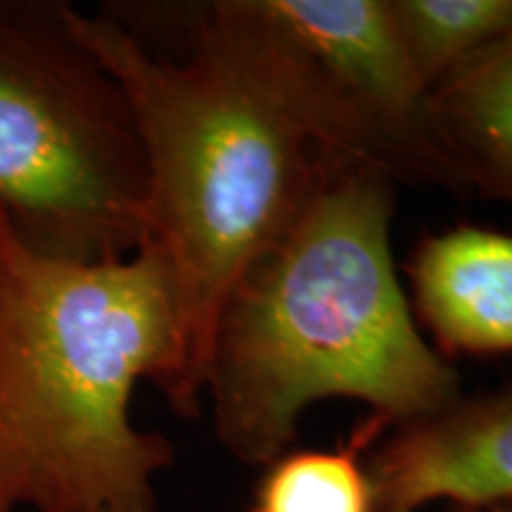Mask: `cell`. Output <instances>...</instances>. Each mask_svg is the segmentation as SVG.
<instances>
[{
  "label": "cell",
  "mask_w": 512,
  "mask_h": 512,
  "mask_svg": "<svg viewBox=\"0 0 512 512\" xmlns=\"http://www.w3.org/2000/svg\"><path fill=\"white\" fill-rule=\"evenodd\" d=\"M394 181L335 159L283 235L228 292L204 396L233 458L266 467L297 444L323 399H354L389 425L463 399V380L422 337L392 254Z\"/></svg>",
  "instance_id": "cell-1"
},
{
  "label": "cell",
  "mask_w": 512,
  "mask_h": 512,
  "mask_svg": "<svg viewBox=\"0 0 512 512\" xmlns=\"http://www.w3.org/2000/svg\"><path fill=\"white\" fill-rule=\"evenodd\" d=\"M425 131L451 192L512 204V31L434 83Z\"/></svg>",
  "instance_id": "cell-8"
},
{
  "label": "cell",
  "mask_w": 512,
  "mask_h": 512,
  "mask_svg": "<svg viewBox=\"0 0 512 512\" xmlns=\"http://www.w3.org/2000/svg\"><path fill=\"white\" fill-rule=\"evenodd\" d=\"M448 512H512V508H451Z\"/></svg>",
  "instance_id": "cell-11"
},
{
  "label": "cell",
  "mask_w": 512,
  "mask_h": 512,
  "mask_svg": "<svg viewBox=\"0 0 512 512\" xmlns=\"http://www.w3.org/2000/svg\"><path fill=\"white\" fill-rule=\"evenodd\" d=\"M387 427L370 413L335 448H290L264 467L247 512H375L366 453Z\"/></svg>",
  "instance_id": "cell-9"
},
{
  "label": "cell",
  "mask_w": 512,
  "mask_h": 512,
  "mask_svg": "<svg viewBox=\"0 0 512 512\" xmlns=\"http://www.w3.org/2000/svg\"><path fill=\"white\" fill-rule=\"evenodd\" d=\"M0 211L50 259L117 261L147 240L136 121L64 3L0 0Z\"/></svg>",
  "instance_id": "cell-4"
},
{
  "label": "cell",
  "mask_w": 512,
  "mask_h": 512,
  "mask_svg": "<svg viewBox=\"0 0 512 512\" xmlns=\"http://www.w3.org/2000/svg\"><path fill=\"white\" fill-rule=\"evenodd\" d=\"M223 10L328 155L451 190L425 131L430 88L389 0H223Z\"/></svg>",
  "instance_id": "cell-5"
},
{
  "label": "cell",
  "mask_w": 512,
  "mask_h": 512,
  "mask_svg": "<svg viewBox=\"0 0 512 512\" xmlns=\"http://www.w3.org/2000/svg\"><path fill=\"white\" fill-rule=\"evenodd\" d=\"M185 401L181 313L155 242L117 261L50 259L0 211V512L157 510L174 444L138 430L131 396Z\"/></svg>",
  "instance_id": "cell-2"
},
{
  "label": "cell",
  "mask_w": 512,
  "mask_h": 512,
  "mask_svg": "<svg viewBox=\"0 0 512 512\" xmlns=\"http://www.w3.org/2000/svg\"><path fill=\"white\" fill-rule=\"evenodd\" d=\"M406 271L441 356L512 354V235L475 226L427 235Z\"/></svg>",
  "instance_id": "cell-7"
},
{
  "label": "cell",
  "mask_w": 512,
  "mask_h": 512,
  "mask_svg": "<svg viewBox=\"0 0 512 512\" xmlns=\"http://www.w3.org/2000/svg\"><path fill=\"white\" fill-rule=\"evenodd\" d=\"M72 34L119 81L147 166V240L166 256L183 330L185 401L202 413L216 318L328 174V155L235 34L195 3L176 57L155 55L100 12L64 3Z\"/></svg>",
  "instance_id": "cell-3"
},
{
  "label": "cell",
  "mask_w": 512,
  "mask_h": 512,
  "mask_svg": "<svg viewBox=\"0 0 512 512\" xmlns=\"http://www.w3.org/2000/svg\"><path fill=\"white\" fill-rule=\"evenodd\" d=\"M389 8L427 88L512 31V0H389Z\"/></svg>",
  "instance_id": "cell-10"
},
{
  "label": "cell",
  "mask_w": 512,
  "mask_h": 512,
  "mask_svg": "<svg viewBox=\"0 0 512 512\" xmlns=\"http://www.w3.org/2000/svg\"><path fill=\"white\" fill-rule=\"evenodd\" d=\"M100 512H157V510H119V508L114 510L112 508V510H100Z\"/></svg>",
  "instance_id": "cell-12"
},
{
  "label": "cell",
  "mask_w": 512,
  "mask_h": 512,
  "mask_svg": "<svg viewBox=\"0 0 512 512\" xmlns=\"http://www.w3.org/2000/svg\"><path fill=\"white\" fill-rule=\"evenodd\" d=\"M366 470L375 512L512 508V384L396 427Z\"/></svg>",
  "instance_id": "cell-6"
}]
</instances>
